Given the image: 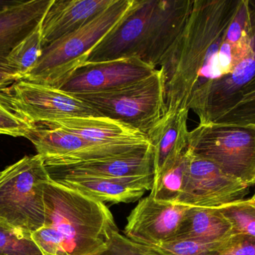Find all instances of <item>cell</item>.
<instances>
[{"label":"cell","instance_id":"1","mask_svg":"<svg viewBox=\"0 0 255 255\" xmlns=\"http://www.w3.org/2000/svg\"><path fill=\"white\" fill-rule=\"evenodd\" d=\"M240 0H193L182 32L159 70L166 112L187 109L200 115L208 88L224 76L219 52Z\"/></svg>","mask_w":255,"mask_h":255},{"label":"cell","instance_id":"2","mask_svg":"<svg viewBox=\"0 0 255 255\" xmlns=\"http://www.w3.org/2000/svg\"><path fill=\"white\" fill-rule=\"evenodd\" d=\"M44 204V224L31 236L42 255H94L119 232L106 205L51 179Z\"/></svg>","mask_w":255,"mask_h":255},{"label":"cell","instance_id":"3","mask_svg":"<svg viewBox=\"0 0 255 255\" xmlns=\"http://www.w3.org/2000/svg\"><path fill=\"white\" fill-rule=\"evenodd\" d=\"M193 4V0H136L85 63L136 58L157 68L182 32Z\"/></svg>","mask_w":255,"mask_h":255},{"label":"cell","instance_id":"4","mask_svg":"<svg viewBox=\"0 0 255 255\" xmlns=\"http://www.w3.org/2000/svg\"><path fill=\"white\" fill-rule=\"evenodd\" d=\"M136 0H115L79 29L43 48L34 68L22 79L59 88L89 58L94 48L128 14Z\"/></svg>","mask_w":255,"mask_h":255},{"label":"cell","instance_id":"5","mask_svg":"<svg viewBox=\"0 0 255 255\" xmlns=\"http://www.w3.org/2000/svg\"><path fill=\"white\" fill-rule=\"evenodd\" d=\"M49 181L39 154L25 156L0 172V225L28 237L43 227Z\"/></svg>","mask_w":255,"mask_h":255},{"label":"cell","instance_id":"6","mask_svg":"<svg viewBox=\"0 0 255 255\" xmlns=\"http://www.w3.org/2000/svg\"><path fill=\"white\" fill-rule=\"evenodd\" d=\"M74 96L100 116L124 123L146 136L166 111L159 69L147 77L115 89Z\"/></svg>","mask_w":255,"mask_h":255},{"label":"cell","instance_id":"7","mask_svg":"<svg viewBox=\"0 0 255 255\" xmlns=\"http://www.w3.org/2000/svg\"><path fill=\"white\" fill-rule=\"evenodd\" d=\"M188 148L250 188L255 185V125L199 124L189 132Z\"/></svg>","mask_w":255,"mask_h":255},{"label":"cell","instance_id":"8","mask_svg":"<svg viewBox=\"0 0 255 255\" xmlns=\"http://www.w3.org/2000/svg\"><path fill=\"white\" fill-rule=\"evenodd\" d=\"M187 155L185 184L175 204L190 208H218L244 200L250 193L248 186L189 148Z\"/></svg>","mask_w":255,"mask_h":255},{"label":"cell","instance_id":"9","mask_svg":"<svg viewBox=\"0 0 255 255\" xmlns=\"http://www.w3.org/2000/svg\"><path fill=\"white\" fill-rule=\"evenodd\" d=\"M32 142L46 168H58L121 155L148 146L96 145L49 124H35L25 136Z\"/></svg>","mask_w":255,"mask_h":255},{"label":"cell","instance_id":"10","mask_svg":"<svg viewBox=\"0 0 255 255\" xmlns=\"http://www.w3.org/2000/svg\"><path fill=\"white\" fill-rule=\"evenodd\" d=\"M4 91L11 104L34 124H49L70 117L98 115L76 96L51 85L21 79Z\"/></svg>","mask_w":255,"mask_h":255},{"label":"cell","instance_id":"11","mask_svg":"<svg viewBox=\"0 0 255 255\" xmlns=\"http://www.w3.org/2000/svg\"><path fill=\"white\" fill-rule=\"evenodd\" d=\"M156 70L136 58L85 63L59 89L73 95L110 91L147 77Z\"/></svg>","mask_w":255,"mask_h":255},{"label":"cell","instance_id":"12","mask_svg":"<svg viewBox=\"0 0 255 255\" xmlns=\"http://www.w3.org/2000/svg\"><path fill=\"white\" fill-rule=\"evenodd\" d=\"M188 208L147 196L139 200L128 217L124 234L134 242L159 247L175 237Z\"/></svg>","mask_w":255,"mask_h":255},{"label":"cell","instance_id":"13","mask_svg":"<svg viewBox=\"0 0 255 255\" xmlns=\"http://www.w3.org/2000/svg\"><path fill=\"white\" fill-rule=\"evenodd\" d=\"M50 179L106 205L139 200L145 192L152 188L154 175L129 178L64 175Z\"/></svg>","mask_w":255,"mask_h":255},{"label":"cell","instance_id":"14","mask_svg":"<svg viewBox=\"0 0 255 255\" xmlns=\"http://www.w3.org/2000/svg\"><path fill=\"white\" fill-rule=\"evenodd\" d=\"M250 19L253 52L232 73L211 84L199 116V124L217 122L238 103L243 89L255 76V7L251 10Z\"/></svg>","mask_w":255,"mask_h":255},{"label":"cell","instance_id":"15","mask_svg":"<svg viewBox=\"0 0 255 255\" xmlns=\"http://www.w3.org/2000/svg\"><path fill=\"white\" fill-rule=\"evenodd\" d=\"M49 178L64 175H92L129 178L154 175L152 147L135 150L115 157L83 162L58 168H46Z\"/></svg>","mask_w":255,"mask_h":255},{"label":"cell","instance_id":"16","mask_svg":"<svg viewBox=\"0 0 255 255\" xmlns=\"http://www.w3.org/2000/svg\"><path fill=\"white\" fill-rule=\"evenodd\" d=\"M187 109L166 112L147 137L154 156V180L172 168L188 148Z\"/></svg>","mask_w":255,"mask_h":255},{"label":"cell","instance_id":"17","mask_svg":"<svg viewBox=\"0 0 255 255\" xmlns=\"http://www.w3.org/2000/svg\"><path fill=\"white\" fill-rule=\"evenodd\" d=\"M115 0H53L40 22L43 48L88 23Z\"/></svg>","mask_w":255,"mask_h":255},{"label":"cell","instance_id":"18","mask_svg":"<svg viewBox=\"0 0 255 255\" xmlns=\"http://www.w3.org/2000/svg\"><path fill=\"white\" fill-rule=\"evenodd\" d=\"M52 1H19L0 12V73L16 74L7 64V56L18 43L40 25Z\"/></svg>","mask_w":255,"mask_h":255},{"label":"cell","instance_id":"19","mask_svg":"<svg viewBox=\"0 0 255 255\" xmlns=\"http://www.w3.org/2000/svg\"><path fill=\"white\" fill-rule=\"evenodd\" d=\"M49 124L67 130L86 142L96 145H150L148 137L143 133L106 117H70Z\"/></svg>","mask_w":255,"mask_h":255},{"label":"cell","instance_id":"20","mask_svg":"<svg viewBox=\"0 0 255 255\" xmlns=\"http://www.w3.org/2000/svg\"><path fill=\"white\" fill-rule=\"evenodd\" d=\"M234 234L232 223L218 208L189 207L176 235L169 241L194 239L222 242Z\"/></svg>","mask_w":255,"mask_h":255},{"label":"cell","instance_id":"21","mask_svg":"<svg viewBox=\"0 0 255 255\" xmlns=\"http://www.w3.org/2000/svg\"><path fill=\"white\" fill-rule=\"evenodd\" d=\"M187 169V150L181 158L170 169L154 180L149 196L163 203H176L184 184Z\"/></svg>","mask_w":255,"mask_h":255},{"label":"cell","instance_id":"22","mask_svg":"<svg viewBox=\"0 0 255 255\" xmlns=\"http://www.w3.org/2000/svg\"><path fill=\"white\" fill-rule=\"evenodd\" d=\"M43 49L40 25L15 46L7 56V64L13 73L22 79L37 64Z\"/></svg>","mask_w":255,"mask_h":255},{"label":"cell","instance_id":"23","mask_svg":"<svg viewBox=\"0 0 255 255\" xmlns=\"http://www.w3.org/2000/svg\"><path fill=\"white\" fill-rule=\"evenodd\" d=\"M4 89L0 90V134L25 138L35 124L11 104Z\"/></svg>","mask_w":255,"mask_h":255},{"label":"cell","instance_id":"24","mask_svg":"<svg viewBox=\"0 0 255 255\" xmlns=\"http://www.w3.org/2000/svg\"><path fill=\"white\" fill-rule=\"evenodd\" d=\"M216 123L255 125V76L243 89L238 103Z\"/></svg>","mask_w":255,"mask_h":255},{"label":"cell","instance_id":"25","mask_svg":"<svg viewBox=\"0 0 255 255\" xmlns=\"http://www.w3.org/2000/svg\"><path fill=\"white\" fill-rule=\"evenodd\" d=\"M217 208L232 223L235 234H244L255 238V206L247 199Z\"/></svg>","mask_w":255,"mask_h":255},{"label":"cell","instance_id":"26","mask_svg":"<svg viewBox=\"0 0 255 255\" xmlns=\"http://www.w3.org/2000/svg\"><path fill=\"white\" fill-rule=\"evenodd\" d=\"M94 255H174L159 247L134 242L119 232L115 233L106 247Z\"/></svg>","mask_w":255,"mask_h":255},{"label":"cell","instance_id":"27","mask_svg":"<svg viewBox=\"0 0 255 255\" xmlns=\"http://www.w3.org/2000/svg\"><path fill=\"white\" fill-rule=\"evenodd\" d=\"M229 239L217 243L194 239L178 240L165 243L159 247L174 255H218L227 246Z\"/></svg>","mask_w":255,"mask_h":255},{"label":"cell","instance_id":"28","mask_svg":"<svg viewBox=\"0 0 255 255\" xmlns=\"http://www.w3.org/2000/svg\"><path fill=\"white\" fill-rule=\"evenodd\" d=\"M0 255H42L31 237L0 225Z\"/></svg>","mask_w":255,"mask_h":255},{"label":"cell","instance_id":"29","mask_svg":"<svg viewBox=\"0 0 255 255\" xmlns=\"http://www.w3.org/2000/svg\"><path fill=\"white\" fill-rule=\"evenodd\" d=\"M218 255H255V238L244 234H234Z\"/></svg>","mask_w":255,"mask_h":255},{"label":"cell","instance_id":"30","mask_svg":"<svg viewBox=\"0 0 255 255\" xmlns=\"http://www.w3.org/2000/svg\"><path fill=\"white\" fill-rule=\"evenodd\" d=\"M21 79L22 77L17 74L0 73V90L7 88Z\"/></svg>","mask_w":255,"mask_h":255},{"label":"cell","instance_id":"31","mask_svg":"<svg viewBox=\"0 0 255 255\" xmlns=\"http://www.w3.org/2000/svg\"><path fill=\"white\" fill-rule=\"evenodd\" d=\"M18 2L19 1L16 0H0V12L8 8L10 6L14 5Z\"/></svg>","mask_w":255,"mask_h":255},{"label":"cell","instance_id":"32","mask_svg":"<svg viewBox=\"0 0 255 255\" xmlns=\"http://www.w3.org/2000/svg\"><path fill=\"white\" fill-rule=\"evenodd\" d=\"M247 200L248 201V202H250V204L255 206V192L253 196H252L251 198H250V199H247Z\"/></svg>","mask_w":255,"mask_h":255}]
</instances>
